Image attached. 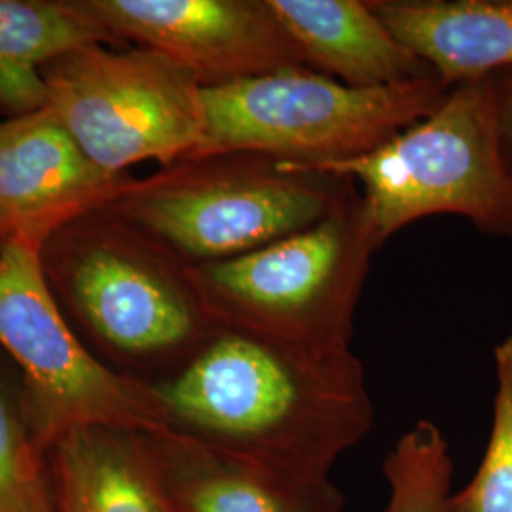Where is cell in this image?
<instances>
[{"instance_id":"8","label":"cell","mask_w":512,"mask_h":512,"mask_svg":"<svg viewBox=\"0 0 512 512\" xmlns=\"http://www.w3.org/2000/svg\"><path fill=\"white\" fill-rule=\"evenodd\" d=\"M46 107L105 171L173 164L202 139V88L165 55L147 48L88 44L42 69Z\"/></svg>"},{"instance_id":"20","label":"cell","mask_w":512,"mask_h":512,"mask_svg":"<svg viewBox=\"0 0 512 512\" xmlns=\"http://www.w3.org/2000/svg\"><path fill=\"white\" fill-rule=\"evenodd\" d=\"M287 512H344V497L332 482H327L311 492L294 497Z\"/></svg>"},{"instance_id":"3","label":"cell","mask_w":512,"mask_h":512,"mask_svg":"<svg viewBox=\"0 0 512 512\" xmlns=\"http://www.w3.org/2000/svg\"><path fill=\"white\" fill-rule=\"evenodd\" d=\"M349 181L258 152L190 154L143 179L131 175L105 207L184 266L200 268L319 222Z\"/></svg>"},{"instance_id":"16","label":"cell","mask_w":512,"mask_h":512,"mask_svg":"<svg viewBox=\"0 0 512 512\" xmlns=\"http://www.w3.org/2000/svg\"><path fill=\"white\" fill-rule=\"evenodd\" d=\"M0 512H57L48 452L31 425L21 376L0 361Z\"/></svg>"},{"instance_id":"4","label":"cell","mask_w":512,"mask_h":512,"mask_svg":"<svg viewBox=\"0 0 512 512\" xmlns=\"http://www.w3.org/2000/svg\"><path fill=\"white\" fill-rule=\"evenodd\" d=\"M378 243L351 179L329 213L247 255L190 268L220 329L313 351L351 349Z\"/></svg>"},{"instance_id":"17","label":"cell","mask_w":512,"mask_h":512,"mask_svg":"<svg viewBox=\"0 0 512 512\" xmlns=\"http://www.w3.org/2000/svg\"><path fill=\"white\" fill-rule=\"evenodd\" d=\"M454 463L439 427L414 423L384 461L389 497L380 512H442L452 488Z\"/></svg>"},{"instance_id":"15","label":"cell","mask_w":512,"mask_h":512,"mask_svg":"<svg viewBox=\"0 0 512 512\" xmlns=\"http://www.w3.org/2000/svg\"><path fill=\"white\" fill-rule=\"evenodd\" d=\"M150 448L175 512H287L293 499L220 456L200 440L175 431L150 433Z\"/></svg>"},{"instance_id":"19","label":"cell","mask_w":512,"mask_h":512,"mask_svg":"<svg viewBox=\"0 0 512 512\" xmlns=\"http://www.w3.org/2000/svg\"><path fill=\"white\" fill-rule=\"evenodd\" d=\"M501 150L512 169V69L490 74Z\"/></svg>"},{"instance_id":"2","label":"cell","mask_w":512,"mask_h":512,"mask_svg":"<svg viewBox=\"0 0 512 512\" xmlns=\"http://www.w3.org/2000/svg\"><path fill=\"white\" fill-rule=\"evenodd\" d=\"M38 262L78 338L131 378L164 382L220 332L190 268L105 205L59 228Z\"/></svg>"},{"instance_id":"13","label":"cell","mask_w":512,"mask_h":512,"mask_svg":"<svg viewBox=\"0 0 512 512\" xmlns=\"http://www.w3.org/2000/svg\"><path fill=\"white\" fill-rule=\"evenodd\" d=\"M450 88L512 69V0H370Z\"/></svg>"},{"instance_id":"6","label":"cell","mask_w":512,"mask_h":512,"mask_svg":"<svg viewBox=\"0 0 512 512\" xmlns=\"http://www.w3.org/2000/svg\"><path fill=\"white\" fill-rule=\"evenodd\" d=\"M448 92L439 76L353 88L306 67L207 88L192 154L258 152L302 167L348 162L431 116Z\"/></svg>"},{"instance_id":"12","label":"cell","mask_w":512,"mask_h":512,"mask_svg":"<svg viewBox=\"0 0 512 512\" xmlns=\"http://www.w3.org/2000/svg\"><path fill=\"white\" fill-rule=\"evenodd\" d=\"M57 512H175L150 448V433L78 427L48 448Z\"/></svg>"},{"instance_id":"5","label":"cell","mask_w":512,"mask_h":512,"mask_svg":"<svg viewBox=\"0 0 512 512\" xmlns=\"http://www.w3.org/2000/svg\"><path fill=\"white\" fill-rule=\"evenodd\" d=\"M306 169L357 183L378 247L433 215H458L486 236L512 239V169L501 150L490 76L452 86L431 116L374 152Z\"/></svg>"},{"instance_id":"1","label":"cell","mask_w":512,"mask_h":512,"mask_svg":"<svg viewBox=\"0 0 512 512\" xmlns=\"http://www.w3.org/2000/svg\"><path fill=\"white\" fill-rule=\"evenodd\" d=\"M171 431L293 499L330 482V469L372 429L365 366L353 353L219 334L156 384Z\"/></svg>"},{"instance_id":"9","label":"cell","mask_w":512,"mask_h":512,"mask_svg":"<svg viewBox=\"0 0 512 512\" xmlns=\"http://www.w3.org/2000/svg\"><path fill=\"white\" fill-rule=\"evenodd\" d=\"M118 48L165 55L202 90L230 86L306 59L272 0H84Z\"/></svg>"},{"instance_id":"10","label":"cell","mask_w":512,"mask_h":512,"mask_svg":"<svg viewBox=\"0 0 512 512\" xmlns=\"http://www.w3.org/2000/svg\"><path fill=\"white\" fill-rule=\"evenodd\" d=\"M129 177L95 164L48 107L2 120L0 251L40 253L59 228L107 205Z\"/></svg>"},{"instance_id":"14","label":"cell","mask_w":512,"mask_h":512,"mask_svg":"<svg viewBox=\"0 0 512 512\" xmlns=\"http://www.w3.org/2000/svg\"><path fill=\"white\" fill-rule=\"evenodd\" d=\"M88 44L118 48L84 0H0V110L6 118L44 109V65Z\"/></svg>"},{"instance_id":"18","label":"cell","mask_w":512,"mask_h":512,"mask_svg":"<svg viewBox=\"0 0 512 512\" xmlns=\"http://www.w3.org/2000/svg\"><path fill=\"white\" fill-rule=\"evenodd\" d=\"M490 439L475 476L450 494L442 512H512V334L494 348Z\"/></svg>"},{"instance_id":"11","label":"cell","mask_w":512,"mask_h":512,"mask_svg":"<svg viewBox=\"0 0 512 512\" xmlns=\"http://www.w3.org/2000/svg\"><path fill=\"white\" fill-rule=\"evenodd\" d=\"M311 71L353 88H389L439 76L404 46L370 0H272Z\"/></svg>"},{"instance_id":"7","label":"cell","mask_w":512,"mask_h":512,"mask_svg":"<svg viewBox=\"0 0 512 512\" xmlns=\"http://www.w3.org/2000/svg\"><path fill=\"white\" fill-rule=\"evenodd\" d=\"M0 348L19 368L25 408L46 452L78 427L171 431L158 387L93 355L55 304L38 253L29 249L0 251Z\"/></svg>"}]
</instances>
